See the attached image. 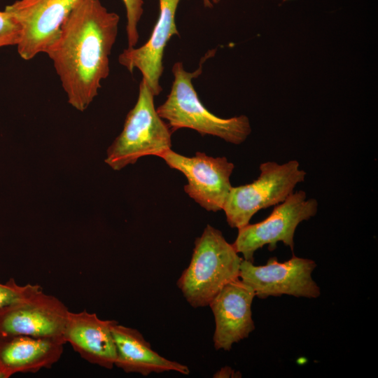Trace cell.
Instances as JSON below:
<instances>
[{
    "label": "cell",
    "instance_id": "obj_11",
    "mask_svg": "<svg viewBox=\"0 0 378 378\" xmlns=\"http://www.w3.org/2000/svg\"><path fill=\"white\" fill-rule=\"evenodd\" d=\"M255 292L239 278L225 285L209 306L215 318L214 344L230 351L233 344L248 337L255 329L251 305Z\"/></svg>",
    "mask_w": 378,
    "mask_h": 378
},
{
    "label": "cell",
    "instance_id": "obj_1",
    "mask_svg": "<svg viewBox=\"0 0 378 378\" xmlns=\"http://www.w3.org/2000/svg\"><path fill=\"white\" fill-rule=\"evenodd\" d=\"M119 15L100 0H80L62 24L57 39L46 54L76 109H86L110 72Z\"/></svg>",
    "mask_w": 378,
    "mask_h": 378
},
{
    "label": "cell",
    "instance_id": "obj_16",
    "mask_svg": "<svg viewBox=\"0 0 378 378\" xmlns=\"http://www.w3.org/2000/svg\"><path fill=\"white\" fill-rule=\"evenodd\" d=\"M126 10L127 48L136 47L139 38L138 24L144 13L143 0H122Z\"/></svg>",
    "mask_w": 378,
    "mask_h": 378
},
{
    "label": "cell",
    "instance_id": "obj_6",
    "mask_svg": "<svg viewBox=\"0 0 378 378\" xmlns=\"http://www.w3.org/2000/svg\"><path fill=\"white\" fill-rule=\"evenodd\" d=\"M318 202L307 199L306 192H293L284 202L276 205L270 216L254 224H248L238 229V234L232 244L244 260L253 262L255 251L268 245L273 251L279 241L294 248V234L298 225L314 217L318 211Z\"/></svg>",
    "mask_w": 378,
    "mask_h": 378
},
{
    "label": "cell",
    "instance_id": "obj_14",
    "mask_svg": "<svg viewBox=\"0 0 378 378\" xmlns=\"http://www.w3.org/2000/svg\"><path fill=\"white\" fill-rule=\"evenodd\" d=\"M62 338L0 335V365L8 377L50 368L61 358Z\"/></svg>",
    "mask_w": 378,
    "mask_h": 378
},
{
    "label": "cell",
    "instance_id": "obj_17",
    "mask_svg": "<svg viewBox=\"0 0 378 378\" xmlns=\"http://www.w3.org/2000/svg\"><path fill=\"white\" fill-rule=\"evenodd\" d=\"M38 285H19L14 279L5 284L0 282V308L25 298L40 290Z\"/></svg>",
    "mask_w": 378,
    "mask_h": 378
},
{
    "label": "cell",
    "instance_id": "obj_10",
    "mask_svg": "<svg viewBox=\"0 0 378 378\" xmlns=\"http://www.w3.org/2000/svg\"><path fill=\"white\" fill-rule=\"evenodd\" d=\"M69 311L42 288L0 308V335L62 338Z\"/></svg>",
    "mask_w": 378,
    "mask_h": 378
},
{
    "label": "cell",
    "instance_id": "obj_12",
    "mask_svg": "<svg viewBox=\"0 0 378 378\" xmlns=\"http://www.w3.org/2000/svg\"><path fill=\"white\" fill-rule=\"evenodd\" d=\"M181 0H159V15L149 39L139 48H127L118 57L119 63L132 73L139 69L155 96L162 92L164 48L174 35L179 36L175 15Z\"/></svg>",
    "mask_w": 378,
    "mask_h": 378
},
{
    "label": "cell",
    "instance_id": "obj_19",
    "mask_svg": "<svg viewBox=\"0 0 378 378\" xmlns=\"http://www.w3.org/2000/svg\"><path fill=\"white\" fill-rule=\"evenodd\" d=\"M235 372L234 370L229 367H225L224 368H222L220 370H219L216 374H215L217 377H230V375H234Z\"/></svg>",
    "mask_w": 378,
    "mask_h": 378
},
{
    "label": "cell",
    "instance_id": "obj_18",
    "mask_svg": "<svg viewBox=\"0 0 378 378\" xmlns=\"http://www.w3.org/2000/svg\"><path fill=\"white\" fill-rule=\"evenodd\" d=\"M20 27L6 10L0 11V48L17 46L20 38Z\"/></svg>",
    "mask_w": 378,
    "mask_h": 378
},
{
    "label": "cell",
    "instance_id": "obj_9",
    "mask_svg": "<svg viewBox=\"0 0 378 378\" xmlns=\"http://www.w3.org/2000/svg\"><path fill=\"white\" fill-rule=\"evenodd\" d=\"M80 0H18L5 10L20 27L17 44L25 60L46 53L57 39L62 24Z\"/></svg>",
    "mask_w": 378,
    "mask_h": 378
},
{
    "label": "cell",
    "instance_id": "obj_20",
    "mask_svg": "<svg viewBox=\"0 0 378 378\" xmlns=\"http://www.w3.org/2000/svg\"><path fill=\"white\" fill-rule=\"evenodd\" d=\"M204 7L206 8H212L214 4H218L220 0H202Z\"/></svg>",
    "mask_w": 378,
    "mask_h": 378
},
{
    "label": "cell",
    "instance_id": "obj_8",
    "mask_svg": "<svg viewBox=\"0 0 378 378\" xmlns=\"http://www.w3.org/2000/svg\"><path fill=\"white\" fill-rule=\"evenodd\" d=\"M172 169L187 178L185 192L208 211L223 210L232 188L230 177L234 168L225 157L213 158L202 152L186 157L172 149L160 156Z\"/></svg>",
    "mask_w": 378,
    "mask_h": 378
},
{
    "label": "cell",
    "instance_id": "obj_2",
    "mask_svg": "<svg viewBox=\"0 0 378 378\" xmlns=\"http://www.w3.org/2000/svg\"><path fill=\"white\" fill-rule=\"evenodd\" d=\"M211 52L202 58L198 69L193 72L187 71L180 62L174 63L171 90L156 111L161 118L168 122L172 132L189 128L202 135H213L240 144L251 132L248 118L240 115L225 119L214 115L202 104L192 85V80L201 74L202 64Z\"/></svg>",
    "mask_w": 378,
    "mask_h": 378
},
{
    "label": "cell",
    "instance_id": "obj_7",
    "mask_svg": "<svg viewBox=\"0 0 378 378\" xmlns=\"http://www.w3.org/2000/svg\"><path fill=\"white\" fill-rule=\"evenodd\" d=\"M316 267V263L313 260L294 255L283 262L272 257L265 265L258 266L243 259L239 277L261 299L282 295L317 298L321 290L312 277Z\"/></svg>",
    "mask_w": 378,
    "mask_h": 378
},
{
    "label": "cell",
    "instance_id": "obj_5",
    "mask_svg": "<svg viewBox=\"0 0 378 378\" xmlns=\"http://www.w3.org/2000/svg\"><path fill=\"white\" fill-rule=\"evenodd\" d=\"M260 170L252 183L232 187L223 208L231 227L239 229L260 210L284 202L306 176L297 160L282 164L267 161L260 165Z\"/></svg>",
    "mask_w": 378,
    "mask_h": 378
},
{
    "label": "cell",
    "instance_id": "obj_21",
    "mask_svg": "<svg viewBox=\"0 0 378 378\" xmlns=\"http://www.w3.org/2000/svg\"><path fill=\"white\" fill-rule=\"evenodd\" d=\"M8 375L0 365V378H8Z\"/></svg>",
    "mask_w": 378,
    "mask_h": 378
},
{
    "label": "cell",
    "instance_id": "obj_4",
    "mask_svg": "<svg viewBox=\"0 0 378 378\" xmlns=\"http://www.w3.org/2000/svg\"><path fill=\"white\" fill-rule=\"evenodd\" d=\"M153 91L142 78L137 101L127 115L123 130L107 150L105 162L120 170L146 155L160 156L171 149L172 131L154 106Z\"/></svg>",
    "mask_w": 378,
    "mask_h": 378
},
{
    "label": "cell",
    "instance_id": "obj_15",
    "mask_svg": "<svg viewBox=\"0 0 378 378\" xmlns=\"http://www.w3.org/2000/svg\"><path fill=\"white\" fill-rule=\"evenodd\" d=\"M111 330L116 351L115 365L125 372L144 376L168 371L183 374L190 373L186 365L170 360L155 351L139 330L120 325L117 321L112 325Z\"/></svg>",
    "mask_w": 378,
    "mask_h": 378
},
{
    "label": "cell",
    "instance_id": "obj_13",
    "mask_svg": "<svg viewBox=\"0 0 378 378\" xmlns=\"http://www.w3.org/2000/svg\"><path fill=\"white\" fill-rule=\"evenodd\" d=\"M115 321L102 320L96 314L85 310L69 312L62 337L82 358L111 370L115 365L116 357L111 330Z\"/></svg>",
    "mask_w": 378,
    "mask_h": 378
},
{
    "label": "cell",
    "instance_id": "obj_3",
    "mask_svg": "<svg viewBox=\"0 0 378 378\" xmlns=\"http://www.w3.org/2000/svg\"><path fill=\"white\" fill-rule=\"evenodd\" d=\"M242 260L222 232L207 225L195 241L190 262L177 286L192 307L209 306L225 285L239 278Z\"/></svg>",
    "mask_w": 378,
    "mask_h": 378
}]
</instances>
